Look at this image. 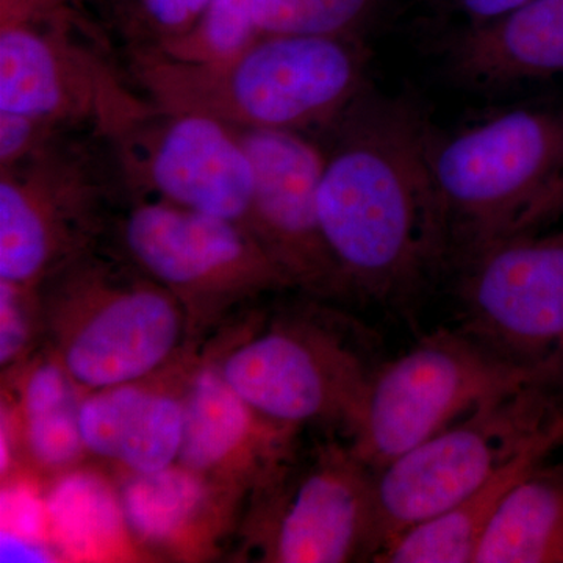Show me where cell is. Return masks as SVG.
I'll return each mask as SVG.
<instances>
[{"instance_id":"cell-32","label":"cell","mask_w":563,"mask_h":563,"mask_svg":"<svg viewBox=\"0 0 563 563\" xmlns=\"http://www.w3.org/2000/svg\"><path fill=\"white\" fill-rule=\"evenodd\" d=\"M561 373H563V352H562V355H561Z\"/></svg>"},{"instance_id":"cell-21","label":"cell","mask_w":563,"mask_h":563,"mask_svg":"<svg viewBox=\"0 0 563 563\" xmlns=\"http://www.w3.org/2000/svg\"><path fill=\"white\" fill-rule=\"evenodd\" d=\"M218 492L176 462L161 472L125 473L118 496L131 536L150 547H173L198 528Z\"/></svg>"},{"instance_id":"cell-6","label":"cell","mask_w":563,"mask_h":563,"mask_svg":"<svg viewBox=\"0 0 563 563\" xmlns=\"http://www.w3.org/2000/svg\"><path fill=\"white\" fill-rule=\"evenodd\" d=\"M543 385L477 410L377 470V554L407 529L463 501L536 444L563 440V412Z\"/></svg>"},{"instance_id":"cell-31","label":"cell","mask_w":563,"mask_h":563,"mask_svg":"<svg viewBox=\"0 0 563 563\" xmlns=\"http://www.w3.org/2000/svg\"><path fill=\"white\" fill-rule=\"evenodd\" d=\"M446 2L472 18L473 22H484L501 16L529 0H446Z\"/></svg>"},{"instance_id":"cell-5","label":"cell","mask_w":563,"mask_h":563,"mask_svg":"<svg viewBox=\"0 0 563 563\" xmlns=\"http://www.w3.org/2000/svg\"><path fill=\"white\" fill-rule=\"evenodd\" d=\"M562 168L563 111L512 110L433 136V187L450 257L465 262L515 235Z\"/></svg>"},{"instance_id":"cell-3","label":"cell","mask_w":563,"mask_h":563,"mask_svg":"<svg viewBox=\"0 0 563 563\" xmlns=\"http://www.w3.org/2000/svg\"><path fill=\"white\" fill-rule=\"evenodd\" d=\"M128 266L90 251L35 290L54 355L85 393L147 379L192 331L179 299Z\"/></svg>"},{"instance_id":"cell-12","label":"cell","mask_w":563,"mask_h":563,"mask_svg":"<svg viewBox=\"0 0 563 563\" xmlns=\"http://www.w3.org/2000/svg\"><path fill=\"white\" fill-rule=\"evenodd\" d=\"M101 191L87 162L54 141L0 168V280L36 290L90 252L103 228Z\"/></svg>"},{"instance_id":"cell-15","label":"cell","mask_w":563,"mask_h":563,"mask_svg":"<svg viewBox=\"0 0 563 563\" xmlns=\"http://www.w3.org/2000/svg\"><path fill=\"white\" fill-rule=\"evenodd\" d=\"M184 429L177 463L214 487L244 472L252 485L292 455L296 429L266 420L225 383L217 363L195 369L181 395Z\"/></svg>"},{"instance_id":"cell-27","label":"cell","mask_w":563,"mask_h":563,"mask_svg":"<svg viewBox=\"0 0 563 563\" xmlns=\"http://www.w3.org/2000/svg\"><path fill=\"white\" fill-rule=\"evenodd\" d=\"M2 532L25 539L46 542L47 520L46 501H41L22 485H9L2 495Z\"/></svg>"},{"instance_id":"cell-2","label":"cell","mask_w":563,"mask_h":563,"mask_svg":"<svg viewBox=\"0 0 563 563\" xmlns=\"http://www.w3.org/2000/svg\"><path fill=\"white\" fill-rule=\"evenodd\" d=\"M151 103L233 128L301 133L328 128L365 92L366 54L355 38L261 35L229 60L187 63L136 52Z\"/></svg>"},{"instance_id":"cell-8","label":"cell","mask_w":563,"mask_h":563,"mask_svg":"<svg viewBox=\"0 0 563 563\" xmlns=\"http://www.w3.org/2000/svg\"><path fill=\"white\" fill-rule=\"evenodd\" d=\"M118 235L128 262L179 299L192 328L262 292L292 287L242 224L161 199L125 211Z\"/></svg>"},{"instance_id":"cell-19","label":"cell","mask_w":563,"mask_h":563,"mask_svg":"<svg viewBox=\"0 0 563 563\" xmlns=\"http://www.w3.org/2000/svg\"><path fill=\"white\" fill-rule=\"evenodd\" d=\"M474 563H563V465L536 466L514 485Z\"/></svg>"},{"instance_id":"cell-24","label":"cell","mask_w":563,"mask_h":563,"mask_svg":"<svg viewBox=\"0 0 563 563\" xmlns=\"http://www.w3.org/2000/svg\"><path fill=\"white\" fill-rule=\"evenodd\" d=\"M380 0H255L261 35L355 38Z\"/></svg>"},{"instance_id":"cell-16","label":"cell","mask_w":563,"mask_h":563,"mask_svg":"<svg viewBox=\"0 0 563 563\" xmlns=\"http://www.w3.org/2000/svg\"><path fill=\"white\" fill-rule=\"evenodd\" d=\"M184 429L181 396L132 383L87 391L80 432L88 453L125 473H154L179 457Z\"/></svg>"},{"instance_id":"cell-22","label":"cell","mask_w":563,"mask_h":563,"mask_svg":"<svg viewBox=\"0 0 563 563\" xmlns=\"http://www.w3.org/2000/svg\"><path fill=\"white\" fill-rule=\"evenodd\" d=\"M55 547L95 555L113 547L128 531L120 496L90 472L66 473L46 499Z\"/></svg>"},{"instance_id":"cell-9","label":"cell","mask_w":563,"mask_h":563,"mask_svg":"<svg viewBox=\"0 0 563 563\" xmlns=\"http://www.w3.org/2000/svg\"><path fill=\"white\" fill-rule=\"evenodd\" d=\"M213 362L266 420L292 429L343 426L350 433L373 373L339 332L309 318L273 322Z\"/></svg>"},{"instance_id":"cell-10","label":"cell","mask_w":563,"mask_h":563,"mask_svg":"<svg viewBox=\"0 0 563 563\" xmlns=\"http://www.w3.org/2000/svg\"><path fill=\"white\" fill-rule=\"evenodd\" d=\"M107 136L125 174L161 201L246 225L254 176L231 125L140 102Z\"/></svg>"},{"instance_id":"cell-4","label":"cell","mask_w":563,"mask_h":563,"mask_svg":"<svg viewBox=\"0 0 563 563\" xmlns=\"http://www.w3.org/2000/svg\"><path fill=\"white\" fill-rule=\"evenodd\" d=\"M559 373V362H515L468 333H433L374 369L351 431L352 451L377 472L477 410Z\"/></svg>"},{"instance_id":"cell-1","label":"cell","mask_w":563,"mask_h":563,"mask_svg":"<svg viewBox=\"0 0 563 563\" xmlns=\"http://www.w3.org/2000/svg\"><path fill=\"white\" fill-rule=\"evenodd\" d=\"M332 125L318 210L342 291L398 298L450 257L433 187V133L409 101L368 91Z\"/></svg>"},{"instance_id":"cell-17","label":"cell","mask_w":563,"mask_h":563,"mask_svg":"<svg viewBox=\"0 0 563 563\" xmlns=\"http://www.w3.org/2000/svg\"><path fill=\"white\" fill-rule=\"evenodd\" d=\"M451 69L479 87L563 74V0H529L473 22L451 46Z\"/></svg>"},{"instance_id":"cell-11","label":"cell","mask_w":563,"mask_h":563,"mask_svg":"<svg viewBox=\"0 0 563 563\" xmlns=\"http://www.w3.org/2000/svg\"><path fill=\"white\" fill-rule=\"evenodd\" d=\"M462 266L465 333L526 365L561 361L563 229L518 233L476 252Z\"/></svg>"},{"instance_id":"cell-25","label":"cell","mask_w":563,"mask_h":563,"mask_svg":"<svg viewBox=\"0 0 563 563\" xmlns=\"http://www.w3.org/2000/svg\"><path fill=\"white\" fill-rule=\"evenodd\" d=\"M40 325L35 290L0 280V365L9 368L31 347Z\"/></svg>"},{"instance_id":"cell-28","label":"cell","mask_w":563,"mask_h":563,"mask_svg":"<svg viewBox=\"0 0 563 563\" xmlns=\"http://www.w3.org/2000/svg\"><path fill=\"white\" fill-rule=\"evenodd\" d=\"M210 0H141L144 18L158 43L179 38L198 24Z\"/></svg>"},{"instance_id":"cell-26","label":"cell","mask_w":563,"mask_h":563,"mask_svg":"<svg viewBox=\"0 0 563 563\" xmlns=\"http://www.w3.org/2000/svg\"><path fill=\"white\" fill-rule=\"evenodd\" d=\"M55 129L46 121L0 111V168L18 165L43 150Z\"/></svg>"},{"instance_id":"cell-29","label":"cell","mask_w":563,"mask_h":563,"mask_svg":"<svg viewBox=\"0 0 563 563\" xmlns=\"http://www.w3.org/2000/svg\"><path fill=\"white\" fill-rule=\"evenodd\" d=\"M561 217H563V168L558 177L551 181L550 187L540 196L539 201L533 203L515 235L537 232V229Z\"/></svg>"},{"instance_id":"cell-30","label":"cell","mask_w":563,"mask_h":563,"mask_svg":"<svg viewBox=\"0 0 563 563\" xmlns=\"http://www.w3.org/2000/svg\"><path fill=\"white\" fill-rule=\"evenodd\" d=\"M54 544L25 539L13 533H0V562H55Z\"/></svg>"},{"instance_id":"cell-23","label":"cell","mask_w":563,"mask_h":563,"mask_svg":"<svg viewBox=\"0 0 563 563\" xmlns=\"http://www.w3.org/2000/svg\"><path fill=\"white\" fill-rule=\"evenodd\" d=\"M261 36L255 0H210L190 32L152 51L187 63H218L235 57Z\"/></svg>"},{"instance_id":"cell-14","label":"cell","mask_w":563,"mask_h":563,"mask_svg":"<svg viewBox=\"0 0 563 563\" xmlns=\"http://www.w3.org/2000/svg\"><path fill=\"white\" fill-rule=\"evenodd\" d=\"M132 99L103 66L68 41L22 18H2L0 111L55 128L95 120L106 132Z\"/></svg>"},{"instance_id":"cell-20","label":"cell","mask_w":563,"mask_h":563,"mask_svg":"<svg viewBox=\"0 0 563 563\" xmlns=\"http://www.w3.org/2000/svg\"><path fill=\"white\" fill-rule=\"evenodd\" d=\"M85 393L57 357L40 358L21 384V432L25 451L44 470H69L88 453L80 432Z\"/></svg>"},{"instance_id":"cell-18","label":"cell","mask_w":563,"mask_h":563,"mask_svg":"<svg viewBox=\"0 0 563 563\" xmlns=\"http://www.w3.org/2000/svg\"><path fill=\"white\" fill-rule=\"evenodd\" d=\"M562 439H550L518 455L451 509L407 529L376 555L383 563H474L496 510L518 481L542 465Z\"/></svg>"},{"instance_id":"cell-7","label":"cell","mask_w":563,"mask_h":563,"mask_svg":"<svg viewBox=\"0 0 563 563\" xmlns=\"http://www.w3.org/2000/svg\"><path fill=\"white\" fill-rule=\"evenodd\" d=\"M292 457L254 485L247 536L262 561H374L376 472L351 444H328L302 468Z\"/></svg>"},{"instance_id":"cell-13","label":"cell","mask_w":563,"mask_h":563,"mask_svg":"<svg viewBox=\"0 0 563 563\" xmlns=\"http://www.w3.org/2000/svg\"><path fill=\"white\" fill-rule=\"evenodd\" d=\"M251 162L247 229L292 287L340 295L339 273L321 231L318 190L324 152L302 133L233 128Z\"/></svg>"}]
</instances>
